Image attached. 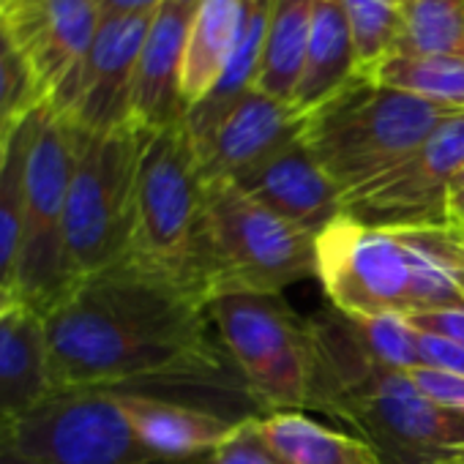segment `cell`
<instances>
[{
    "mask_svg": "<svg viewBox=\"0 0 464 464\" xmlns=\"http://www.w3.org/2000/svg\"><path fill=\"white\" fill-rule=\"evenodd\" d=\"M232 183L312 236H320L328 224L344 216L339 186L325 175L301 137L257 167L241 172Z\"/></svg>",
    "mask_w": 464,
    "mask_h": 464,
    "instance_id": "2e32d148",
    "label": "cell"
},
{
    "mask_svg": "<svg viewBox=\"0 0 464 464\" xmlns=\"http://www.w3.org/2000/svg\"><path fill=\"white\" fill-rule=\"evenodd\" d=\"M140 442L161 464H197L221 445L241 418L227 420L210 410L169 401L145 391H110Z\"/></svg>",
    "mask_w": 464,
    "mask_h": 464,
    "instance_id": "e0dca14e",
    "label": "cell"
},
{
    "mask_svg": "<svg viewBox=\"0 0 464 464\" xmlns=\"http://www.w3.org/2000/svg\"><path fill=\"white\" fill-rule=\"evenodd\" d=\"M102 17H148L156 14L164 0H96Z\"/></svg>",
    "mask_w": 464,
    "mask_h": 464,
    "instance_id": "1f68e13d",
    "label": "cell"
},
{
    "mask_svg": "<svg viewBox=\"0 0 464 464\" xmlns=\"http://www.w3.org/2000/svg\"><path fill=\"white\" fill-rule=\"evenodd\" d=\"M194 9L197 4L164 0L148 25L131 88V126L140 131H159L186 118L183 55Z\"/></svg>",
    "mask_w": 464,
    "mask_h": 464,
    "instance_id": "9a60e30c",
    "label": "cell"
},
{
    "mask_svg": "<svg viewBox=\"0 0 464 464\" xmlns=\"http://www.w3.org/2000/svg\"><path fill=\"white\" fill-rule=\"evenodd\" d=\"M126 263L205 304V180L183 121L142 131Z\"/></svg>",
    "mask_w": 464,
    "mask_h": 464,
    "instance_id": "3957f363",
    "label": "cell"
},
{
    "mask_svg": "<svg viewBox=\"0 0 464 464\" xmlns=\"http://www.w3.org/2000/svg\"><path fill=\"white\" fill-rule=\"evenodd\" d=\"M464 169V112L440 123L404 161L344 194V216L385 229L450 224L448 194Z\"/></svg>",
    "mask_w": 464,
    "mask_h": 464,
    "instance_id": "8fae6325",
    "label": "cell"
},
{
    "mask_svg": "<svg viewBox=\"0 0 464 464\" xmlns=\"http://www.w3.org/2000/svg\"><path fill=\"white\" fill-rule=\"evenodd\" d=\"M23 50L42 104L88 55L102 12L96 0H17L0 20Z\"/></svg>",
    "mask_w": 464,
    "mask_h": 464,
    "instance_id": "4fadbf2b",
    "label": "cell"
},
{
    "mask_svg": "<svg viewBox=\"0 0 464 464\" xmlns=\"http://www.w3.org/2000/svg\"><path fill=\"white\" fill-rule=\"evenodd\" d=\"M314 17V0H268V31L257 91L293 104Z\"/></svg>",
    "mask_w": 464,
    "mask_h": 464,
    "instance_id": "44dd1931",
    "label": "cell"
},
{
    "mask_svg": "<svg viewBox=\"0 0 464 464\" xmlns=\"http://www.w3.org/2000/svg\"><path fill=\"white\" fill-rule=\"evenodd\" d=\"M309 320L314 334L309 410L353 426L382 464H437L445 453L464 448V415L426 399L407 372L374 361L347 314L328 309Z\"/></svg>",
    "mask_w": 464,
    "mask_h": 464,
    "instance_id": "7a4b0ae2",
    "label": "cell"
},
{
    "mask_svg": "<svg viewBox=\"0 0 464 464\" xmlns=\"http://www.w3.org/2000/svg\"><path fill=\"white\" fill-rule=\"evenodd\" d=\"M257 429L276 464H382L366 440L334 431L301 410L257 415Z\"/></svg>",
    "mask_w": 464,
    "mask_h": 464,
    "instance_id": "ffe728a7",
    "label": "cell"
},
{
    "mask_svg": "<svg viewBox=\"0 0 464 464\" xmlns=\"http://www.w3.org/2000/svg\"><path fill=\"white\" fill-rule=\"evenodd\" d=\"M0 145H4V142H0Z\"/></svg>",
    "mask_w": 464,
    "mask_h": 464,
    "instance_id": "ee69618b",
    "label": "cell"
},
{
    "mask_svg": "<svg viewBox=\"0 0 464 464\" xmlns=\"http://www.w3.org/2000/svg\"><path fill=\"white\" fill-rule=\"evenodd\" d=\"M393 55L464 58V0H415L404 6Z\"/></svg>",
    "mask_w": 464,
    "mask_h": 464,
    "instance_id": "603a6c76",
    "label": "cell"
},
{
    "mask_svg": "<svg viewBox=\"0 0 464 464\" xmlns=\"http://www.w3.org/2000/svg\"><path fill=\"white\" fill-rule=\"evenodd\" d=\"M50 391L42 314L17 304L0 314V448H9L17 420Z\"/></svg>",
    "mask_w": 464,
    "mask_h": 464,
    "instance_id": "ac0fdd59",
    "label": "cell"
},
{
    "mask_svg": "<svg viewBox=\"0 0 464 464\" xmlns=\"http://www.w3.org/2000/svg\"><path fill=\"white\" fill-rule=\"evenodd\" d=\"M350 317V314H347ZM350 325L363 344V350L380 361L382 366L410 372L420 366L412 328L399 314H380V317H350Z\"/></svg>",
    "mask_w": 464,
    "mask_h": 464,
    "instance_id": "4316f807",
    "label": "cell"
},
{
    "mask_svg": "<svg viewBox=\"0 0 464 464\" xmlns=\"http://www.w3.org/2000/svg\"><path fill=\"white\" fill-rule=\"evenodd\" d=\"M12 4H14V0H12ZM12 4H9V6H12Z\"/></svg>",
    "mask_w": 464,
    "mask_h": 464,
    "instance_id": "ab89813d",
    "label": "cell"
},
{
    "mask_svg": "<svg viewBox=\"0 0 464 464\" xmlns=\"http://www.w3.org/2000/svg\"><path fill=\"white\" fill-rule=\"evenodd\" d=\"M301 129L304 115L293 104L252 91L227 112L208 140L194 145L202 180H236L241 172L295 142Z\"/></svg>",
    "mask_w": 464,
    "mask_h": 464,
    "instance_id": "5bb4252c",
    "label": "cell"
},
{
    "mask_svg": "<svg viewBox=\"0 0 464 464\" xmlns=\"http://www.w3.org/2000/svg\"><path fill=\"white\" fill-rule=\"evenodd\" d=\"M180 4H199V0H180Z\"/></svg>",
    "mask_w": 464,
    "mask_h": 464,
    "instance_id": "f35d334b",
    "label": "cell"
},
{
    "mask_svg": "<svg viewBox=\"0 0 464 464\" xmlns=\"http://www.w3.org/2000/svg\"><path fill=\"white\" fill-rule=\"evenodd\" d=\"M150 20L153 14L102 17L88 55L74 74L53 91L47 107L91 134L131 126L134 72Z\"/></svg>",
    "mask_w": 464,
    "mask_h": 464,
    "instance_id": "7c38bea8",
    "label": "cell"
},
{
    "mask_svg": "<svg viewBox=\"0 0 464 464\" xmlns=\"http://www.w3.org/2000/svg\"><path fill=\"white\" fill-rule=\"evenodd\" d=\"M461 172H464V169H461ZM461 172H459V175H461Z\"/></svg>",
    "mask_w": 464,
    "mask_h": 464,
    "instance_id": "60d3db41",
    "label": "cell"
},
{
    "mask_svg": "<svg viewBox=\"0 0 464 464\" xmlns=\"http://www.w3.org/2000/svg\"><path fill=\"white\" fill-rule=\"evenodd\" d=\"M205 464H276V459L260 437L257 415L241 418L232 434L210 450Z\"/></svg>",
    "mask_w": 464,
    "mask_h": 464,
    "instance_id": "83f0119b",
    "label": "cell"
},
{
    "mask_svg": "<svg viewBox=\"0 0 464 464\" xmlns=\"http://www.w3.org/2000/svg\"><path fill=\"white\" fill-rule=\"evenodd\" d=\"M393 4H396V6H401V9H404V6H410V4H415V0H393Z\"/></svg>",
    "mask_w": 464,
    "mask_h": 464,
    "instance_id": "74e56055",
    "label": "cell"
},
{
    "mask_svg": "<svg viewBox=\"0 0 464 464\" xmlns=\"http://www.w3.org/2000/svg\"><path fill=\"white\" fill-rule=\"evenodd\" d=\"M412 339H415L420 366L464 377V347L461 344H456L450 339H442V336H434V334L415 331V328H412Z\"/></svg>",
    "mask_w": 464,
    "mask_h": 464,
    "instance_id": "f546056e",
    "label": "cell"
},
{
    "mask_svg": "<svg viewBox=\"0 0 464 464\" xmlns=\"http://www.w3.org/2000/svg\"><path fill=\"white\" fill-rule=\"evenodd\" d=\"M317 279L342 314H412V263L396 229L339 216L317 236Z\"/></svg>",
    "mask_w": 464,
    "mask_h": 464,
    "instance_id": "30bf717a",
    "label": "cell"
},
{
    "mask_svg": "<svg viewBox=\"0 0 464 464\" xmlns=\"http://www.w3.org/2000/svg\"><path fill=\"white\" fill-rule=\"evenodd\" d=\"M208 320L238 366L260 415L309 410L314 385L312 320L282 293H227L208 301Z\"/></svg>",
    "mask_w": 464,
    "mask_h": 464,
    "instance_id": "8992f818",
    "label": "cell"
},
{
    "mask_svg": "<svg viewBox=\"0 0 464 464\" xmlns=\"http://www.w3.org/2000/svg\"><path fill=\"white\" fill-rule=\"evenodd\" d=\"M205 304L227 293H282L317 279V236L276 216L232 180L205 183Z\"/></svg>",
    "mask_w": 464,
    "mask_h": 464,
    "instance_id": "5b68a950",
    "label": "cell"
},
{
    "mask_svg": "<svg viewBox=\"0 0 464 464\" xmlns=\"http://www.w3.org/2000/svg\"><path fill=\"white\" fill-rule=\"evenodd\" d=\"M448 218L453 227L464 229V172L453 180L450 194H448Z\"/></svg>",
    "mask_w": 464,
    "mask_h": 464,
    "instance_id": "d6a6232c",
    "label": "cell"
},
{
    "mask_svg": "<svg viewBox=\"0 0 464 464\" xmlns=\"http://www.w3.org/2000/svg\"><path fill=\"white\" fill-rule=\"evenodd\" d=\"M355 74V53L344 17V0H314V17L293 107L306 115L342 91Z\"/></svg>",
    "mask_w": 464,
    "mask_h": 464,
    "instance_id": "d6986e66",
    "label": "cell"
},
{
    "mask_svg": "<svg viewBox=\"0 0 464 464\" xmlns=\"http://www.w3.org/2000/svg\"><path fill=\"white\" fill-rule=\"evenodd\" d=\"M9 450L28 464H161L134 434L110 391H50L12 429Z\"/></svg>",
    "mask_w": 464,
    "mask_h": 464,
    "instance_id": "9c48e42d",
    "label": "cell"
},
{
    "mask_svg": "<svg viewBox=\"0 0 464 464\" xmlns=\"http://www.w3.org/2000/svg\"><path fill=\"white\" fill-rule=\"evenodd\" d=\"M464 110H448L353 77L342 91L304 115L301 142L344 194L404 161L440 123Z\"/></svg>",
    "mask_w": 464,
    "mask_h": 464,
    "instance_id": "277c9868",
    "label": "cell"
},
{
    "mask_svg": "<svg viewBox=\"0 0 464 464\" xmlns=\"http://www.w3.org/2000/svg\"><path fill=\"white\" fill-rule=\"evenodd\" d=\"M36 107H42V99L36 93L28 61L9 28L0 23V142Z\"/></svg>",
    "mask_w": 464,
    "mask_h": 464,
    "instance_id": "484cf974",
    "label": "cell"
},
{
    "mask_svg": "<svg viewBox=\"0 0 464 464\" xmlns=\"http://www.w3.org/2000/svg\"><path fill=\"white\" fill-rule=\"evenodd\" d=\"M17 304H23V301L17 298V293H14V290H9V287H0V314L12 312Z\"/></svg>",
    "mask_w": 464,
    "mask_h": 464,
    "instance_id": "836d02e7",
    "label": "cell"
},
{
    "mask_svg": "<svg viewBox=\"0 0 464 464\" xmlns=\"http://www.w3.org/2000/svg\"><path fill=\"white\" fill-rule=\"evenodd\" d=\"M14 4H17V0H14Z\"/></svg>",
    "mask_w": 464,
    "mask_h": 464,
    "instance_id": "7bdbcfd3",
    "label": "cell"
},
{
    "mask_svg": "<svg viewBox=\"0 0 464 464\" xmlns=\"http://www.w3.org/2000/svg\"><path fill=\"white\" fill-rule=\"evenodd\" d=\"M407 374L426 399H431L442 410L464 415V377L461 374H450V372H440L429 366H415Z\"/></svg>",
    "mask_w": 464,
    "mask_h": 464,
    "instance_id": "f1b7e54d",
    "label": "cell"
},
{
    "mask_svg": "<svg viewBox=\"0 0 464 464\" xmlns=\"http://www.w3.org/2000/svg\"><path fill=\"white\" fill-rule=\"evenodd\" d=\"M77 140L80 129L72 121L47 104L39 107L25 172V227L17 298L42 317L72 290L66 276L63 218L77 161Z\"/></svg>",
    "mask_w": 464,
    "mask_h": 464,
    "instance_id": "ba28073f",
    "label": "cell"
},
{
    "mask_svg": "<svg viewBox=\"0 0 464 464\" xmlns=\"http://www.w3.org/2000/svg\"><path fill=\"white\" fill-rule=\"evenodd\" d=\"M372 80L437 107L464 110V58L391 55Z\"/></svg>",
    "mask_w": 464,
    "mask_h": 464,
    "instance_id": "cb8c5ba5",
    "label": "cell"
},
{
    "mask_svg": "<svg viewBox=\"0 0 464 464\" xmlns=\"http://www.w3.org/2000/svg\"><path fill=\"white\" fill-rule=\"evenodd\" d=\"M6 9H9V0H0V20L6 17Z\"/></svg>",
    "mask_w": 464,
    "mask_h": 464,
    "instance_id": "8d00e7d4",
    "label": "cell"
},
{
    "mask_svg": "<svg viewBox=\"0 0 464 464\" xmlns=\"http://www.w3.org/2000/svg\"><path fill=\"white\" fill-rule=\"evenodd\" d=\"M140 148L142 131L134 126L104 134L80 129L63 218L66 276L72 287L129 255Z\"/></svg>",
    "mask_w": 464,
    "mask_h": 464,
    "instance_id": "52a82bcc",
    "label": "cell"
},
{
    "mask_svg": "<svg viewBox=\"0 0 464 464\" xmlns=\"http://www.w3.org/2000/svg\"><path fill=\"white\" fill-rule=\"evenodd\" d=\"M437 464H464V448H456V450L445 453Z\"/></svg>",
    "mask_w": 464,
    "mask_h": 464,
    "instance_id": "e575fe53",
    "label": "cell"
},
{
    "mask_svg": "<svg viewBox=\"0 0 464 464\" xmlns=\"http://www.w3.org/2000/svg\"><path fill=\"white\" fill-rule=\"evenodd\" d=\"M39 107L28 112L0 145V287L17 293L25 227V172Z\"/></svg>",
    "mask_w": 464,
    "mask_h": 464,
    "instance_id": "7402d4cb",
    "label": "cell"
},
{
    "mask_svg": "<svg viewBox=\"0 0 464 464\" xmlns=\"http://www.w3.org/2000/svg\"><path fill=\"white\" fill-rule=\"evenodd\" d=\"M0 464H28V461H23L14 450H9V448H0Z\"/></svg>",
    "mask_w": 464,
    "mask_h": 464,
    "instance_id": "d590c367",
    "label": "cell"
},
{
    "mask_svg": "<svg viewBox=\"0 0 464 464\" xmlns=\"http://www.w3.org/2000/svg\"><path fill=\"white\" fill-rule=\"evenodd\" d=\"M42 323L53 391H131L218 369L205 304L126 260L77 282Z\"/></svg>",
    "mask_w": 464,
    "mask_h": 464,
    "instance_id": "6da1fadb",
    "label": "cell"
},
{
    "mask_svg": "<svg viewBox=\"0 0 464 464\" xmlns=\"http://www.w3.org/2000/svg\"><path fill=\"white\" fill-rule=\"evenodd\" d=\"M410 328L434 334L442 339H450L464 347V309H431V312H415L404 317Z\"/></svg>",
    "mask_w": 464,
    "mask_h": 464,
    "instance_id": "4dcf8cb0",
    "label": "cell"
},
{
    "mask_svg": "<svg viewBox=\"0 0 464 464\" xmlns=\"http://www.w3.org/2000/svg\"><path fill=\"white\" fill-rule=\"evenodd\" d=\"M344 17L355 53V74L372 77L401 36V6L393 0H344Z\"/></svg>",
    "mask_w": 464,
    "mask_h": 464,
    "instance_id": "d4e9b609",
    "label": "cell"
},
{
    "mask_svg": "<svg viewBox=\"0 0 464 464\" xmlns=\"http://www.w3.org/2000/svg\"><path fill=\"white\" fill-rule=\"evenodd\" d=\"M9 4H12V0H9Z\"/></svg>",
    "mask_w": 464,
    "mask_h": 464,
    "instance_id": "b9f144b4",
    "label": "cell"
}]
</instances>
